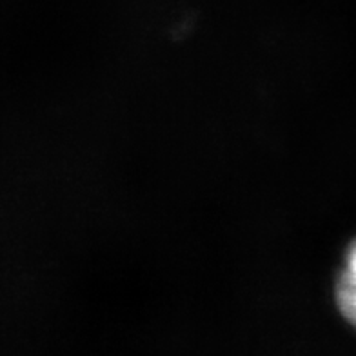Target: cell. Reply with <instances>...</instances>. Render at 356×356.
<instances>
[{
	"label": "cell",
	"mask_w": 356,
	"mask_h": 356,
	"mask_svg": "<svg viewBox=\"0 0 356 356\" xmlns=\"http://www.w3.org/2000/svg\"><path fill=\"white\" fill-rule=\"evenodd\" d=\"M337 302L342 314L356 327V242L347 251L337 284Z\"/></svg>",
	"instance_id": "6da1fadb"
}]
</instances>
